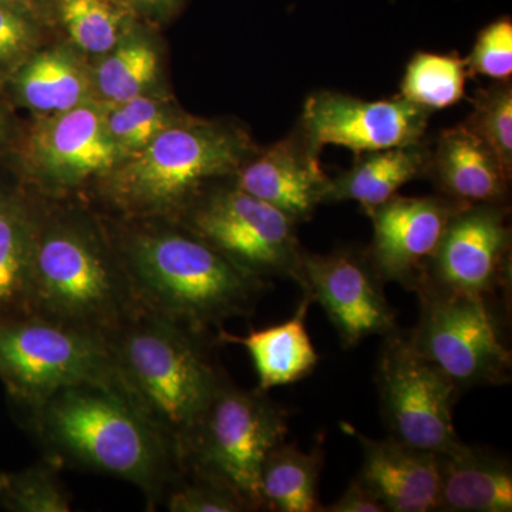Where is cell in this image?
Masks as SVG:
<instances>
[{"mask_svg": "<svg viewBox=\"0 0 512 512\" xmlns=\"http://www.w3.org/2000/svg\"><path fill=\"white\" fill-rule=\"evenodd\" d=\"M126 220L133 227L113 244L143 311L217 338L227 320L254 315L271 288L178 221Z\"/></svg>", "mask_w": 512, "mask_h": 512, "instance_id": "cell-1", "label": "cell"}, {"mask_svg": "<svg viewBox=\"0 0 512 512\" xmlns=\"http://www.w3.org/2000/svg\"><path fill=\"white\" fill-rule=\"evenodd\" d=\"M26 412L46 460L127 481L148 505L180 476L173 446L116 384L63 387Z\"/></svg>", "mask_w": 512, "mask_h": 512, "instance_id": "cell-2", "label": "cell"}, {"mask_svg": "<svg viewBox=\"0 0 512 512\" xmlns=\"http://www.w3.org/2000/svg\"><path fill=\"white\" fill-rule=\"evenodd\" d=\"M107 340L116 386L178 457L195 421L229 379L212 355L217 338L140 309Z\"/></svg>", "mask_w": 512, "mask_h": 512, "instance_id": "cell-3", "label": "cell"}, {"mask_svg": "<svg viewBox=\"0 0 512 512\" xmlns=\"http://www.w3.org/2000/svg\"><path fill=\"white\" fill-rule=\"evenodd\" d=\"M29 303L32 315L106 339L141 309L113 242L86 218L40 205Z\"/></svg>", "mask_w": 512, "mask_h": 512, "instance_id": "cell-4", "label": "cell"}, {"mask_svg": "<svg viewBox=\"0 0 512 512\" xmlns=\"http://www.w3.org/2000/svg\"><path fill=\"white\" fill-rule=\"evenodd\" d=\"M259 148L244 128L185 117L101 178L124 218L177 220L201 192L232 180Z\"/></svg>", "mask_w": 512, "mask_h": 512, "instance_id": "cell-5", "label": "cell"}, {"mask_svg": "<svg viewBox=\"0 0 512 512\" xmlns=\"http://www.w3.org/2000/svg\"><path fill=\"white\" fill-rule=\"evenodd\" d=\"M288 420L268 392L241 389L228 379L185 437L178 453L181 470L224 485L249 510L262 511V464L285 441Z\"/></svg>", "mask_w": 512, "mask_h": 512, "instance_id": "cell-6", "label": "cell"}, {"mask_svg": "<svg viewBox=\"0 0 512 512\" xmlns=\"http://www.w3.org/2000/svg\"><path fill=\"white\" fill-rule=\"evenodd\" d=\"M420 316L407 330L414 348L439 367L461 393L510 383L511 350L503 306L478 298L421 288Z\"/></svg>", "mask_w": 512, "mask_h": 512, "instance_id": "cell-7", "label": "cell"}, {"mask_svg": "<svg viewBox=\"0 0 512 512\" xmlns=\"http://www.w3.org/2000/svg\"><path fill=\"white\" fill-rule=\"evenodd\" d=\"M175 221L249 274L301 281L305 249L296 235L298 224L232 180L201 192Z\"/></svg>", "mask_w": 512, "mask_h": 512, "instance_id": "cell-8", "label": "cell"}, {"mask_svg": "<svg viewBox=\"0 0 512 512\" xmlns=\"http://www.w3.org/2000/svg\"><path fill=\"white\" fill-rule=\"evenodd\" d=\"M0 382L25 410L63 387L116 384L109 340L36 315L3 320Z\"/></svg>", "mask_w": 512, "mask_h": 512, "instance_id": "cell-9", "label": "cell"}, {"mask_svg": "<svg viewBox=\"0 0 512 512\" xmlns=\"http://www.w3.org/2000/svg\"><path fill=\"white\" fill-rule=\"evenodd\" d=\"M376 384L390 439L433 454L453 453L463 444L453 419L460 390L404 330L384 336Z\"/></svg>", "mask_w": 512, "mask_h": 512, "instance_id": "cell-10", "label": "cell"}, {"mask_svg": "<svg viewBox=\"0 0 512 512\" xmlns=\"http://www.w3.org/2000/svg\"><path fill=\"white\" fill-rule=\"evenodd\" d=\"M507 204L468 205L448 222L416 291L478 296L507 309L512 232Z\"/></svg>", "mask_w": 512, "mask_h": 512, "instance_id": "cell-11", "label": "cell"}, {"mask_svg": "<svg viewBox=\"0 0 512 512\" xmlns=\"http://www.w3.org/2000/svg\"><path fill=\"white\" fill-rule=\"evenodd\" d=\"M299 286L322 306L343 349L400 330L396 311L384 295L383 279L367 251L343 247L328 254L303 252Z\"/></svg>", "mask_w": 512, "mask_h": 512, "instance_id": "cell-12", "label": "cell"}, {"mask_svg": "<svg viewBox=\"0 0 512 512\" xmlns=\"http://www.w3.org/2000/svg\"><path fill=\"white\" fill-rule=\"evenodd\" d=\"M429 116V111L402 96L369 101L322 90L306 99L299 127L319 151L325 146H340L357 157L419 143L426 134Z\"/></svg>", "mask_w": 512, "mask_h": 512, "instance_id": "cell-13", "label": "cell"}, {"mask_svg": "<svg viewBox=\"0 0 512 512\" xmlns=\"http://www.w3.org/2000/svg\"><path fill=\"white\" fill-rule=\"evenodd\" d=\"M28 167L47 187L74 188L106 177L126 154L111 140L101 104L40 117L26 141Z\"/></svg>", "mask_w": 512, "mask_h": 512, "instance_id": "cell-14", "label": "cell"}, {"mask_svg": "<svg viewBox=\"0 0 512 512\" xmlns=\"http://www.w3.org/2000/svg\"><path fill=\"white\" fill-rule=\"evenodd\" d=\"M460 208L463 205L440 194H396L369 212L375 234L366 251L384 284L396 282L407 291H416L448 222Z\"/></svg>", "mask_w": 512, "mask_h": 512, "instance_id": "cell-15", "label": "cell"}, {"mask_svg": "<svg viewBox=\"0 0 512 512\" xmlns=\"http://www.w3.org/2000/svg\"><path fill=\"white\" fill-rule=\"evenodd\" d=\"M319 157L318 148L298 126L265 150L259 148L232 183L301 224L311 220L328 195L330 177Z\"/></svg>", "mask_w": 512, "mask_h": 512, "instance_id": "cell-16", "label": "cell"}, {"mask_svg": "<svg viewBox=\"0 0 512 512\" xmlns=\"http://www.w3.org/2000/svg\"><path fill=\"white\" fill-rule=\"evenodd\" d=\"M363 450L359 478L387 512L439 510L440 461L437 454L417 450L387 437L369 439L350 430Z\"/></svg>", "mask_w": 512, "mask_h": 512, "instance_id": "cell-17", "label": "cell"}, {"mask_svg": "<svg viewBox=\"0 0 512 512\" xmlns=\"http://www.w3.org/2000/svg\"><path fill=\"white\" fill-rule=\"evenodd\" d=\"M440 195L457 204H507L511 177L466 124L447 128L431 148L427 174Z\"/></svg>", "mask_w": 512, "mask_h": 512, "instance_id": "cell-18", "label": "cell"}, {"mask_svg": "<svg viewBox=\"0 0 512 512\" xmlns=\"http://www.w3.org/2000/svg\"><path fill=\"white\" fill-rule=\"evenodd\" d=\"M440 461L439 510L446 512H511L510 458L490 448L463 443Z\"/></svg>", "mask_w": 512, "mask_h": 512, "instance_id": "cell-19", "label": "cell"}, {"mask_svg": "<svg viewBox=\"0 0 512 512\" xmlns=\"http://www.w3.org/2000/svg\"><path fill=\"white\" fill-rule=\"evenodd\" d=\"M312 303L303 293L291 319L269 328L249 330L245 336L232 335L222 328L217 333L218 345L232 343L247 349L262 392L299 382L311 375L320 359L306 329V316Z\"/></svg>", "mask_w": 512, "mask_h": 512, "instance_id": "cell-20", "label": "cell"}, {"mask_svg": "<svg viewBox=\"0 0 512 512\" xmlns=\"http://www.w3.org/2000/svg\"><path fill=\"white\" fill-rule=\"evenodd\" d=\"M13 96L40 117L55 116L94 100L92 72L72 50H37L9 80Z\"/></svg>", "mask_w": 512, "mask_h": 512, "instance_id": "cell-21", "label": "cell"}, {"mask_svg": "<svg viewBox=\"0 0 512 512\" xmlns=\"http://www.w3.org/2000/svg\"><path fill=\"white\" fill-rule=\"evenodd\" d=\"M431 147L419 143L356 157L350 170L330 178L326 202L355 201L369 214L429 170Z\"/></svg>", "mask_w": 512, "mask_h": 512, "instance_id": "cell-22", "label": "cell"}, {"mask_svg": "<svg viewBox=\"0 0 512 512\" xmlns=\"http://www.w3.org/2000/svg\"><path fill=\"white\" fill-rule=\"evenodd\" d=\"M39 205L0 190V322L30 313V265Z\"/></svg>", "mask_w": 512, "mask_h": 512, "instance_id": "cell-23", "label": "cell"}, {"mask_svg": "<svg viewBox=\"0 0 512 512\" xmlns=\"http://www.w3.org/2000/svg\"><path fill=\"white\" fill-rule=\"evenodd\" d=\"M325 464V440L311 451L282 441L269 451L261 468L262 507L274 512H320V473Z\"/></svg>", "mask_w": 512, "mask_h": 512, "instance_id": "cell-24", "label": "cell"}, {"mask_svg": "<svg viewBox=\"0 0 512 512\" xmlns=\"http://www.w3.org/2000/svg\"><path fill=\"white\" fill-rule=\"evenodd\" d=\"M158 73L160 53L156 45L134 26L92 70L94 96L100 97L101 104L123 103L150 93Z\"/></svg>", "mask_w": 512, "mask_h": 512, "instance_id": "cell-25", "label": "cell"}, {"mask_svg": "<svg viewBox=\"0 0 512 512\" xmlns=\"http://www.w3.org/2000/svg\"><path fill=\"white\" fill-rule=\"evenodd\" d=\"M52 9L73 46L87 55H106L136 26V13L121 0H52Z\"/></svg>", "mask_w": 512, "mask_h": 512, "instance_id": "cell-26", "label": "cell"}, {"mask_svg": "<svg viewBox=\"0 0 512 512\" xmlns=\"http://www.w3.org/2000/svg\"><path fill=\"white\" fill-rule=\"evenodd\" d=\"M468 76L466 59L419 52L406 66L400 96L429 113L447 109L463 99Z\"/></svg>", "mask_w": 512, "mask_h": 512, "instance_id": "cell-27", "label": "cell"}, {"mask_svg": "<svg viewBox=\"0 0 512 512\" xmlns=\"http://www.w3.org/2000/svg\"><path fill=\"white\" fill-rule=\"evenodd\" d=\"M101 107L107 133L126 157L143 150L165 128L183 119L170 101L150 93Z\"/></svg>", "mask_w": 512, "mask_h": 512, "instance_id": "cell-28", "label": "cell"}, {"mask_svg": "<svg viewBox=\"0 0 512 512\" xmlns=\"http://www.w3.org/2000/svg\"><path fill=\"white\" fill-rule=\"evenodd\" d=\"M59 470L43 458L23 470L0 473V508L12 512L72 511V501L60 481Z\"/></svg>", "mask_w": 512, "mask_h": 512, "instance_id": "cell-29", "label": "cell"}, {"mask_svg": "<svg viewBox=\"0 0 512 512\" xmlns=\"http://www.w3.org/2000/svg\"><path fill=\"white\" fill-rule=\"evenodd\" d=\"M476 94L473 113L464 124L490 147L505 173L512 178L511 80L497 82Z\"/></svg>", "mask_w": 512, "mask_h": 512, "instance_id": "cell-30", "label": "cell"}, {"mask_svg": "<svg viewBox=\"0 0 512 512\" xmlns=\"http://www.w3.org/2000/svg\"><path fill=\"white\" fill-rule=\"evenodd\" d=\"M42 19L35 10L0 0V87L40 49Z\"/></svg>", "mask_w": 512, "mask_h": 512, "instance_id": "cell-31", "label": "cell"}, {"mask_svg": "<svg viewBox=\"0 0 512 512\" xmlns=\"http://www.w3.org/2000/svg\"><path fill=\"white\" fill-rule=\"evenodd\" d=\"M171 512H249V507L224 485L181 470L165 491L163 501Z\"/></svg>", "mask_w": 512, "mask_h": 512, "instance_id": "cell-32", "label": "cell"}, {"mask_svg": "<svg viewBox=\"0 0 512 512\" xmlns=\"http://www.w3.org/2000/svg\"><path fill=\"white\" fill-rule=\"evenodd\" d=\"M466 64L470 74H480L497 82L511 80L512 20L510 16L494 20L478 33Z\"/></svg>", "mask_w": 512, "mask_h": 512, "instance_id": "cell-33", "label": "cell"}, {"mask_svg": "<svg viewBox=\"0 0 512 512\" xmlns=\"http://www.w3.org/2000/svg\"><path fill=\"white\" fill-rule=\"evenodd\" d=\"M320 512H387L375 494L359 478L350 481L345 493L335 503Z\"/></svg>", "mask_w": 512, "mask_h": 512, "instance_id": "cell-34", "label": "cell"}, {"mask_svg": "<svg viewBox=\"0 0 512 512\" xmlns=\"http://www.w3.org/2000/svg\"><path fill=\"white\" fill-rule=\"evenodd\" d=\"M136 15L148 16V18H167L180 8L183 0H121Z\"/></svg>", "mask_w": 512, "mask_h": 512, "instance_id": "cell-35", "label": "cell"}, {"mask_svg": "<svg viewBox=\"0 0 512 512\" xmlns=\"http://www.w3.org/2000/svg\"><path fill=\"white\" fill-rule=\"evenodd\" d=\"M8 2L18 3L26 8L35 10L40 16L45 15L47 6H52V0H8Z\"/></svg>", "mask_w": 512, "mask_h": 512, "instance_id": "cell-36", "label": "cell"}, {"mask_svg": "<svg viewBox=\"0 0 512 512\" xmlns=\"http://www.w3.org/2000/svg\"><path fill=\"white\" fill-rule=\"evenodd\" d=\"M8 137V121H6L5 114L0 110V146L6 141Z\"/></svg>", "mask_w": 512, "mask_h": 512, "instance_id": "cell-37", "label": "cell"}]
</instances>
